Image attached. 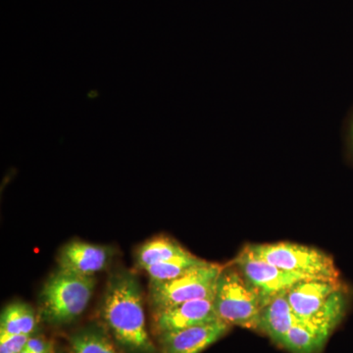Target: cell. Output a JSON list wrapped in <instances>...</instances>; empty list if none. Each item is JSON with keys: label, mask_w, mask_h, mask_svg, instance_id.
Wrapping results in <instances>:
<instances>
[{"label": "cell", "mask_w": 353, "mask_h": 353, "mask_svg": "<svg viewBox=\"0 0 353 353\" xmlns=\"http://www.w3.org/2000/svg\"><path fill=\"white\" fill-rule=\"evenodd\" d=\"M101 315L121 345L134 352H154L145 328L141 288L132 274L120 272L111 277L104 294Z\"/></svg>", "instance_id": "6da1fadb"}, {"label": "cell", "mask_w": 353, "mask_h": 353, "mask_svg": "<svg viewBox=\"0 0 353 353\" xmlns=\"http://www.w3.org/2000/svg\"><path fill=\"white\" fill-rule=\"evenodd\" d=\"M268 301L233 268L223 269L216 285L214 309L230 326L259 331L262 309Z\"/></svg>", "instance_id": "7a4b0ae2"}, {"label": "cell", "mask_w": 353, "mask_h": 353, "mask_svg": "<svg viewBox=\"0 0 353 353\" xmlns=\"http://www.w3.org/2000/svg\"><path fill=\"white\" fill-rule=\"evenodd\" d=\"M94 277L59 269L44 284L41 294V313L52 324H67L87 308L92 292Z\"/></svg>", "instance_id": "3957f363"}, {"label": "cell", "mask_w": 353, "mask_h": 353, "mask_svg": "<svg viewBox=\"0 0 353 353\" xmlns=\"http://www.w3.org/2000/svg\"><path fill=\"white\" fill-rule=\"evenodd\" d=\"M248 245L255 254L283 270L306 279L339 280L334 259L317 248L292 243Z\"/></svg>", "instance_id": "277c9868"}, {"label": "cell", "mask_w": 353, "mask_h": 353, "mask_svg": "<svg viewBox=\"0 0 353 353\" xmlns=\"http://www.w3.org/2000/svg\"><path fill=\"white\" fill-rule=\"evenodd\" d=\"M223 268L205 263L165 282H150V299L154 311L194 299L215 296L216 285Z\"/></svg>", "instance_id": "5b68a950"}, {"label": "cell", "mask_w": 353, "mask_h": 353, "mask_svg": "<svg viewBox=\"0 0 353 353\" xmlns=\"http://www.w3.org/2000/svg\"><path fill=\"white\" fill-rule=\"evenodd\" d=\"M238 270L243 278L259 290L267 301L280 292L289 290L292 285L306 280L303 276L283 270L275 265L269 263L245 245L234 260Z\"/></svg>", "instance_id": "8992f818"}, {"label": "cell", "mask_w": 353, "mask_h": 353, "mask_svg": "<svg viewBox=\"0 0 353 353\" xmlns=\"http://www.w3.org/2000/svg\"><path fill=\"white\" fill-rule=\"evenodd\" d=\"M214 296L194 299L155 311L154 321L160 334L190 328L219 320L216 314Z\"/></svg>", "instance_id": "52a82bcc"}, {"label": "cell", "mask_w": 353, "mask_h": 353, "mask_svg": "<svg viewBox=\"0 0 353 353\" xmlns=\"http://www.w3.org/2000/svg\"><path fill=\"white\" fill-rule=\"evenodd\" d=\"M230 327L226 323L217 320L160 334L162 353H201L226 334Z\"/></svg>", "instance_id": "ba28073f"}, {"label": "cell", "mask_w": 353, "mask_h": 353, "mask_svg": "<svg viewBox=\"0 0 353 353\" xmlns=\"http://www.w3.org/2000/svg\"><path fill=\"white\" fill-rule=\"evenodd\" d=\"M341 289L339 281L321 279H306L292 285L288 290V299L297 321H310L328 297Z\"/></svg>", "instance_id": "9c48e42d"}, {"label": "cell", "mask_w": 353, "mask_h": 353, "mask_svg": "<svg viewBox=\"0 0 353 353\" xmlns=\"http://www.w3.org/2000/svg\"><path fill=\"white\" fill-rule=\"evenodd\" d=\"M111 253L106 246L73 241L60 250L58 264L61 270L94 277L95 273L105 268Z\"/></svg>", "instance_id": "30bf717a"}, {"label": "cell", "mask_w": 353, "mask_h": 353, "mask_svg": "<svg viewBox=\"0 0 353 353\" xmlns=\"http://www.w3.org/2000/svg\"><path fill=\"white\" fill-rule=\"evenodd\" d=\"M296 322L288 299V290H285L272 297L262 309L259 331L280 345L285 334Z\"/></svg>", "instance_id": "8fae6325"}, {"label": "cell", "mask_w": 353, "mask_h": 353, "mask_svg": "<svg viewBox=\"0 0 353 353\" xmlns=\"http://www.w3.org/2000/svg\"><path fill=\"white\" fill-rule=\"evenodd\" d=\"M189 252L176 241L168 236H157L152 240L145 241L137 250V263L139 268L145 269L152 265L166 261L174 257L183 256L189 254Z\"/></svg>", "instance_id": "7c38bea8"}, {"label": "cell", "mask_w": 353, "mask_h": 353, "mask_svg": "<svg viewBox=\"0 0 353 353\" xmlns=\"http://www.w3.org/2000/svg\"><path fill=\"white\" fill-rule=\"evenodd\" d=\"M328 339L310 325L297 321L285 334L280 345L290 353H319Z\"/></svg>", "instance_id": "4fadbf2b"}, {"label": "cell", "mask_w": 353, "mask_h": 353, "mask_svg": "<svg viewBox=\"0 0 353 353\" xmlns=\"http://www.w3.org/2000/svg\"><path fill=\"white\" fill-rule=\"evenodd\" d=\"M36 325L34 310L28 304L13 303L2 311L0 333L30 336L36 328Z\"/></svg>", "instance_id": "5bb4252c"}, {"label": "cell", "mask_w": 353, "mask_h": 353, "mask_svg": "<svg viewBox=\"0 0 353 353\" xmlns=\"http://www.w3.org/2000/svg\"><path fill=\"white\" fill-rule=\"evenodd\" d=\"M345 308H347V299L345 294L341 289L336 290L328 297L317 314L306 324L310 325L322 334L330 336L343 319Z\"/></svg>", "instance_id": "9a60e30c"}, {"label": "cell", "mask_w": 353, "mask_h": 353, "mask_svg": "<svg viewBox=\"0 0 353 353\" xmlns=\"http://www.w3.org/2000/svg\"><path fill=\"white\" fill-rule=\"evenodd\" d=\"M205 260L197 259L192 253L174 259L152 265L145 269L150 278V282H165L173 280L188 273L192 269L205 263Z\"/></svg>", "instance_id": "2e32d148"}, {"label": "cell", "mask_w": 353, "mask_h": 353, "mask_svg": "<svg viewBox=\"0 0 353 353\" xmlns=\"http://www.w3.org/2000/svg\"><path fill=\"white\" fill-rule=\"evenodd\" d=\"M71 353H119L105 334L85 330L72 336Z\"/></svg>", "instance_id": "e0dca14e"}, {"label": "cell", "mask_w": 353, "mask_h": 353, "mask_svg": "<svg viewBox=\"0 0 353 353\" xmlns=\"http://www.w3.org/2000/svg\"><path fill=\"white\" fill-rule=\"evenodd\" d=\"M28 334L0 333V353H20L29 341Z\"/></svg>", "instance_id": "ac0fdd59"}, {"label": "cell", "mask_w": 353, "mask_h": 353, "mask_svg": "<svg viewBox=\"0 0 353 353\" xmlns=\"http://www.w3.org/2000/svg\"><path fill=\"white\" fill-rule=\"evenodd\" d=\"M25 350L31 353H50L52 348L43 339L30 336Z\"/></svg>", "instance_id": "d6986e66"}, {"label": "cell", "mask_w": 353, "mask_h": 353, "mask_svg": "<svg viewBox=\"0 0 353 353\" xmlns=\"http://www.w3.org/2000/svg\"><path fill=\"white\" fill-rule=\"evenodd\" d=\"M347 134L348 148H350V152L353 154V112L350 120H348Z\"/></svg>", "instance_id": "ffe728a7"}, {"label": "cell", "mask_w": 353, "mask_h": 353, "mask_svg": "<svg viewBox=\"0 0 353 353\" xmlns=\"http://www.w3.org/2000/svg\"><path fill=\"white\" fill-rule=\"evenodd\" d=\"M20 353H31V352H28L27 350H23V352H21Z\"/></svg>", "instance_id": "44dd1931"}, {"label": "cell", "mask_w": 353, "mask_h": 353, "mask_svg": "<svg viewBox=\"0 0 353 353\" xmlns=\"http://www.w3.org/2000/svg\"><path fill=\"white\" fill-rule=\"evenodd\" d=\"M50 353H54V352H53V350H51V352Z\"/></svg>", "instance_id": "7402d4cb"}]
</instances>
